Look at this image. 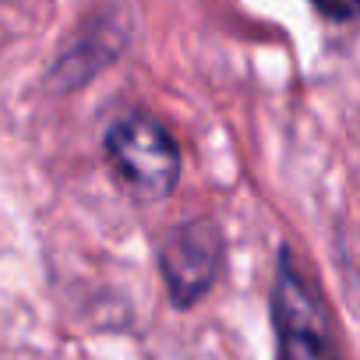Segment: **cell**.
<instances>
[{
    "mask_svg": "<svg viewBox=\"0 0 360 360\" xmlns=\"http://www.w3.org/2000/svg\"><path fill=\"white\" fill-rule=\"evenodd\" d=\"M269 307L276 328V360H342L332 311L290 244L279 248Z\"/></svg>",
    "mask_w": 360,
    "mask_h": 360,
    "instance_id": "obj_1",
    "label": "cell"
},
{
    "mask_svg": "<svg viewBox=\"0 0 360 360\" xmlns=\"http://www.w3.org/2000/svg\"><path fill=\"white\" fill-rule=\"evenodd\" d=\"M223 269V233L209 216L176 223L159 248V276L173 307L188 311L212 293Z\"/></svg>",
    "mask_w": 360,
    "mask_h": 360,
    "instance_id": "obj_3",
    "label": "cell"
},
{
    "mask_svg": "<svg viewBox=\"0 0 360 360\" xmlns=\"http://www.w3.org/2000/svg\"><path fill=\"white\" fill-rule=\"evenodd\" d=\"M311 4H314L318 15H325L328 22H339V25L353 22L356 11H360V0H311Z\"/></svg>",
    "mask_w": 360,
    "mask_h": 360,
    "instance_id": "obj_4",
    "label": "cell"
},
{
    "mask_svg": "<svg viewBox=\"0 0 360 360\" xmlns=\"http://www.w3.org/2000/svg\"><path fill=\"white\" fill-rule=\"evenodd\" d=\"M113 176L138 202H162L180 184V145L173 131L145 110L120 113L103 134Z\"/></svg>",
    "mask_w": 360,
    "mask_h": 360,
    "instance_id": "obj_2",
    "label": "cell"
}]
</instances>
